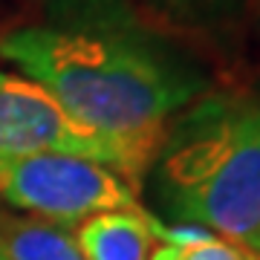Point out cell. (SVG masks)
Masks as SVG:
<instances>
[{
	"mask_svg": "<svg viewBox=\"0 0 260 260\" xmlns=\"http://www.w3.org/2000/svg\"><path fill=\"white\" fill-rule=\"evenodd\" d=\"M0 58L55 95L133 188L174 116L208 93L194 58L127 0H47L38 20L0 35Z\"/></svg>",
	"mask_w": 260,
	"mask_h": 260,
	"instance_id": "obj_1",
	"label": "cell"
},
{
	"mask_svg": "<svg viewBox=\"0 0 260 260\" xmlns=\"http://www.w3.org/2000/svg\"><path fill=\"white\" fill-rule=\"evenodd\" d=\"M148 177L174 220L260 254V99L200 95L168 124Z\"/></svg>",
	"mask_w": 260,
	"mask_h": 260,
	"instance_id": "obj_2",
	"label": "cell"
},
{
	"mask_svg": "<svg viewBox=\"0 0 260 260\" xmlns=\"http://www.w3.org/2000/svg\"><path fill=\"white\" fill-rule=\"evenodd\" d=\"M0 200L38 220L75 229L104 211H142L136 188L104 162L41 153L0 165Z\"/></svg>",
	"mask_w": 260,
	"mask_h": 260,
	"instance_id": "obj_3",
	"label": "cell"
},
{
	"mask_svg": "<svg viewBox=\"0 0 260 260\" xmlns=\"http://www.w3.org/2000/svg\"><path fill=\"white\" fill-rule=\"evenodd\" d=\"M41 153H73L113 168L110 150L81 127L49 90L23 73L0 70V165Z\"/></svg>",
	"mask_w": 260,
	"mask_h": 260,
	"instance_id": "obj_4",
	"label": "cell"
},
{
	"mask_svg": "<svg viewBox=\"0 0 260 260\" xmlns=\"http://www.w3.org/2000/svg\"><path fill=\"white\" fill-rule=\"evenodd\" d=\"M156 220L145 211H104L75 225V243L84 260H150Z\"/></svg>",
	"mask_w": 260,
	"mask_h": 260,
	"instance_id": "obj_5",
	"label": "cell"
},
{
	"mask_svg": "<svg viewBox=\"0 0 260 260\" xmlns=\"http://www.w3.org/2000/svg\"><path fill=\"white\" fill-rule=\"evenodd\" d=\"M0 257L3 260H84L73 229L38 217L0 214Z\"/></svg>",
	"mask_w": 260,
	"mask_h": 260,
	"instance_id": "obj_6",
	"label": "cell"
},
{
	"mask_svg": "<svg viewBox=\"0 0 260 260\" xmlns=\"http://www.w3.org/2000/svg\"><path fill=\"white\" fill-rule=\"evenodd\" d=\"M156 234L159 240L177 246L179 260H260V254H254L251 249L229 237H220L208 229H200V225L179 223L177 229H165L159 223Z\"/></svg>",
	"mask_w": 260,
	"mask_h": 260,
	"instance_id": "obj_7",
	"label": "cell"
},
{
	"mask_svg": "<svg viewBox=\"0 0 260 260\" xmlns=\"http://www.w3.org/2000/svg\"><path fill=\"white\" fill-rule=\"evenodd\" d=\"M150 260H179V251L177 246H171V243H159L156 249H153V254H150Z\"/></svg>",
	"mask_w": 260,
	"mask_h": 260,
	"instance_id": "obj_8",
	"label": "cell"
},
{
	"mask_svg": "<svg viewBox=\"0 0 260 260\" xmlns=\"http://www.w3.org/2000/svg\"><path fill=\"white\" fill-rule=\"evenodd\" d=\"M0 260H3V257H0Z\"/></svg>",
	"mask_w": 260,
	"mask_h": 260,
	"instance_id": "obj_9",
	"label": "cell"
}]
</instances>
